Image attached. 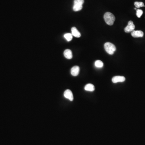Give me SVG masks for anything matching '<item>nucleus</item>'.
Masks as SVG:
<instances>
[{"mask_svg": "<svg viewBox=\"0 0 145 145\" xmlns=\"http://www.w3.org/2000/svg\"><path fill=\"white\" fill-rule=\"evenodd\" d=\"M104 18L106 24L109 25H112L115 20L114 15L110 12L106 13L104 16Z\"/></svg>", "mask_w": 145, "mask_h": 145, "instance_id": "f257e3e1", "label": "nucleus"}, {"mask_svg": "<svg viewBox=\"0 0 145 145\" xmlns=\"http://www.w3.org/2000/svg\"><path fill=\"white\" fill-rule=\"evenodd\" d=\"M104 49L107 53L109 54H113L116 51V48L114 44L110 42H106L104 44Z\"/></svg>", "mask_w": 145, "mask_h": 145, "instance_id": "f03ea898", "label": "nucleus"}, {"mask_svg": "<svg viewBox=\"0 0 145 145\" xmlns=\"http://www.w3.org/2000/svg\"><path fill=\"white\" fill-rule=\"evenodd\" d=\"M135 28V26L133 24V21H130L128 22V25L125 28V32L126 33H129L130 32H132L134 30Z\"/></svg>", "mask_w": 145, "mask_h": 145, "instance_id": "7ed1b4c3", "label": "nucleus"}, {"mask_svg": "<svg viewBox=\"0 0 145 145\" xmlns=\"http://www.w3.org/2000/svg\"><path fill=\"white\" fill-rule=\"evenodd\" d=\"M64 96L65 98L69 99L71 101L73 100V96L72 92L69 90H67L64 93Z\"/></svg>", "mask_w": 145, "mask_h": 145, "instance_id": "20e7f679", "label": "nucleus"}, {"mask_svg": "<svg viewBox=\"0 0 145 145\" xmlns=\"http://www.w3.org/2000/svg\"><path fill=\"white\" fill-rule=\"evenodd\" d=\"M125 80V77L124 76H116L112 78V81L113 83H117L118 82H124Z\"/></svg>", "mask_w": 145, "mask_h": 145, "instance_id": "39448f33", "label": "nucleus"}, {"mask_svg": "<svg viewBox=\"0 0 145 145\" xmlns=\"http://www.w3.org/2000/svg\"><path fill=\"white\" fill-rule=\"evenodd\" d=\"M131 36L134 38H141L143 36V32L140 30H133L131 32Z\"/></svg>", "mask_w": 145, "mask_h": 145, "instance_id": "423d86ee", "label": "nucleus"}, {"mask_svg": "<svg viewBox=\"0 0 145 145\" xmlns=\"http://www.w3.org/2000/svg\"><path fill=\"white\" fill-rule=\"evenodd\" d=\"M80 69L79 66H74L71 68V74L73 76H77L79 73Z\"/></svg>", "mask_w": 145, "mask_h": 145, "instance_id": "0eeeda50", "label": "nucleus"}, {"mask_svg": "<svg viewBox=\"0 0 145 145\" xmlns=\"http://www.w3.org/2000/svg\"><path fill=\"white\" fill-rule=\"evenodd\" d=\"M71 34L73 36L76 38H79L81 36L80 32L75 27H73L71 28Z\"/></svg>", "mask_w": 145, "mask_h": 145, "instance_id": "6e6552de", "label": "nucleus"}, {"mask_svg": "<svg viewBox=\"0 0 145 145\" xmlns=\"http://www.w3.org/2000/svg\"><path fill=\"white\" fill-rule=\"evenodd\" d=\"M64 55L66 59H71L73 57L72 51L70 50V49H66L64 51Z\"/></svg>", "mask_w": 145, "mask_h": 145, "instance_id": "1a4fd4ad", "label": "nucleus"}, {"mask_svg": "<svg viewBox=\"0 0 145 145\" xmlns=\"http://www.w3.org/2000/svg\"><path fill=\"white\" fill-rule=\"evenodd\" d=\"M84 89L86 91L93 92L95 90V88H94V86L93 85V84L88 83L85 86Z\"/></svg>", "mask_w": 145, "mask_h": 145, "instance_id": "9d476101", "label": "nucleus"}, {"mask_svg": "<svg viewBox=\"0 0 145 145\" xmlns=\"http://www.w3.org/2000/svg\"><path fill=\"white\" fill-rule=\"evenodd\" d=\"M95 65L97 68H102L104 66V64L100 60H97L95 62Z\"/></svg>", "mask_w": 145, "mask_h": 145, "instance_id": "9b49d317", "label": "nucleus"}, {"mask_svg": "<svg viewBox=\"0 0 145 145\" xmlns=\"http://www.w3.org/2000/svg\"><path fill=\"white\" fill-rule=\"evenodd\" d=\"M65 38L66 39V40L68 42L71 41L73 38V36L70 33H67L65 34L64 36Z\"/></svg>", "mask_w": 145, "mask_h": 145, "instance_id": "f8f14e48", "label": "nucleus"}, {"mask_svg": "<svg viewBox=\"0 0 145 145\" xmlns=\"http://www.w3.org/2000/svg\"><path fill=\"white\" fill-rule=\"evenodd\" d=\"M134 5L136 8H138V9L140 8V7H145L144 3L143 2H135L134 3Z\"/></svg>", "mask_w": 145, "mask_h": 145, "instance_id": "ddd939ff", "label": "nucleus"}, {"mask_svg": "<svg viewBox=\"0 0 145 145\" xmlns=\"http://www.w3.org/2000/svg\"><path fill=\"white\" fill-rule=\"evenodd\" d=\"M82 8H83L82 5H74L73 7V10L74 11H79L82 9Z\"/></svg>", "mask_w": 145, "mask_h": 145, "instance_id": "4468645a", "label": "nucleus"}, {"mask_svg": "<svg viewBox=\"0 0 145 145\" xmlns=\"http://www.w3.org/2000/svg\"><path fill=\"white\" fill-rule=\"evenodd\" d=\"M84 2V0H74V5H82Z\"/></svg>", "mask_w": 145, "mask_h": 145, "instance_id": "2eb2a0df", "label": "nucleus"}, {"mask_svg": "<svg viewBox=\"0 0 145 145\" xmlns=\"http://www.w3.org/2000/svg\"><path fill=\"white\" fill-rule=\"evenodd\" d=\"M143 13V11L141 9H138L136 11V15L138 18H140Z\"/></svg>", "mask_w": 145, "mask_h": 145, "instance_id": "dca6fc26", "label": "nucleus"}, {"mask_svg": "<svg viewBox=\"0 0 145 145\" xmlns=\"http://www.w3.org/2000/svg\"><path fill=\"white\" fill-rule=\"evenodd\" d=\"M135 10H136V9H136V8H135Z\"/></svg>", "mask_w": 145, "mask_h": 145, "instance_id": "f3484780", "label": "nucleus"}]
</instances>
